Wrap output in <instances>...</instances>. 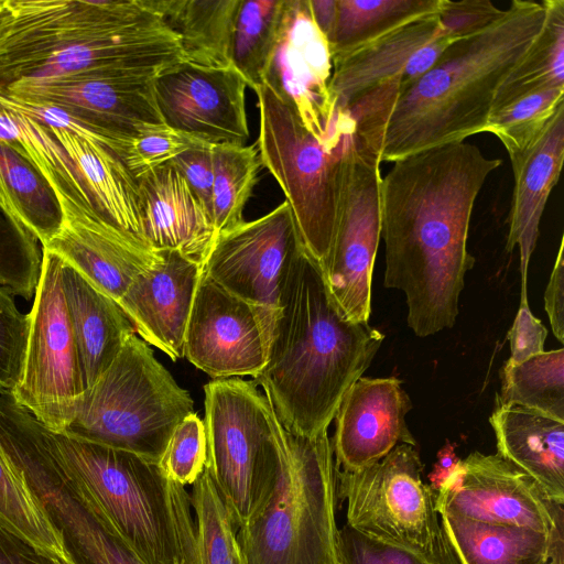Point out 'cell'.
Returning a JSON list of instances; mask_svg holds the SVG:
<instances>
[{
  "mask_svg": "<svg viewBox=\"0 0 564 564\" xmlns=\"http://www.w3.org/2000/svg\"><path fill=\"white\" fill-rule=\"evenodd\" d=\"M189 496L200 564H235L236 529L206 467L192 485Z\"/></svg>",
  "mask_w": 564,
  "mask_h": 564,
  "instance_id": "f35d334b",
  "label": "cell"
},
{
  "mask_svg": "<svg viewBox=\"0 0 564 564\" xmlns=\"http://www.w3.org/2000/svg\"><path fill=\"white\" fill-rule=\"evenodd\" d=\"M0 564H68L28 540L0 528Z\"/></svg>",
  "mask_w": 564,
  "mask_h": 564,
  "instance_id": "681fc988",
  "label": "cell"
},
{
  "mask_svg": "<svg viewBox=\"0 0 564 564\" xmlns=\"http://www.w3.org/2000/svg\"><path fill=\"white\" fill-rule=\"evenodd\" d=\"M545 15L544 0H513L489 28L448 46L397 99L380 161L393 163L484 132L499 87L530 50Z\"/></svg>",
  "mask_w": 564,
  "mask_h": 564,
  "instance_id": "277c9868",
  "label": "cell"
},
{
  "mask_svg": "<svg viewBox=\"0 0 564 564\" xmlns=\"http://www.w3.org/2000/svg\"><path fill=\"white\" fill-rule=\"evenodd\" d=\"M562 105L564 87L528 94L492 112L484 132L496 135L508 155H513L523 151L538 138Z\"/></svg>",
  "mask_w": 564,
  "mask_h": 564,
  "instance_id": "ab89813d",
  "label": "cell"
},
{
  "mask_svg": "<svg viewBox=\"0 0 564 564\" xmlns=\"http://www.w3.org/2000/svg\"><path fill=\"white\" fill-rule=\"evenodd\" d=\"M183 62L145 0L0 1V87L80 73L155 78Z\"/></svg>",
  "mask_w": 564,
  "mask_h": 564,
  "instance_id": "3957f363",
  "label": "cell"
},
{
  "mask_svg": "<svg viewBox=\"0 0 564 564\" xmlns=\"http://www.w3.org/2000/svg\"><path fill=\"white\" fill-rule=\"evenodd\" d=\"M489 422L497 453L530 475L549 495L564 505V423L516 405H497Z\"/></svg>",
  "mask_w": 564,
  "mask_h": 564,
  "instance_id": "d4e9b609",
  "label": "cell"
},
{
  "mask_svg": "<svg viewBox=\"0 0 564 564\" xmlns=\"http://www.w3.org/2000/svg\"><path fill=\"white\" fill-rule=\"evenodd\" d=\"M337 478L328 432L289 433L236 541L245 564H344Z\"/></svg>",
  "mask_w": 564,
  "mask_h": 564,
  "instance_id": "8992f818",
  "label": "cell"
},
{
  "mask_svg": "<svg viewBox=\"0 0 564 564\" xmlns=\"http://www.w3.org/2000/svg\"><path fill=\"white\" fill-rule=\"evenodd\" d=\"M204 392L205 467L238 529L276 466L285 429L254 382L213 379Z\"/></svg>",
  "mask_w": 564,
  "mask_h": 564,
  "instance_id": "9c48e42d",
  "label": "cell"
},
{
  "mask_svg": "<svg viewBox=\"0 0 564 564\" xmlns=\"http://www.w3.org/2000/svg\"><path fill=\"white\" fill-rule=\"evenodd\" d=\"M460 459L456 456L452 444L447 443L437 454L433 470L429 474L431 488L437 492L456 469Z\"/></svg>",
  "mask_w": 564,
  "mask_h": 564,
  "instance_id": "816d5d0a",
  "label": "cell"
},
{
  "mask_svg": "<svg viewBox=\"0 0 564 564\" xmlns=\"http://www.w3.org/2000/svg\"><path fill=\"white\" fill-rule=\"evenodd\" d=\"M137 181L149 246L156 252L177 251L204 267L216 229L180 171L169 162L141 174Z\"/></svg>",
  "mask_w": 564,
  "mask_h": 564,
  "instance_id": "603a6c76",
  "label": "cell"
},
{
  "mask_svg": "<svg viewBox=\"0 0 564 564\" xmlns=\"http://www.w3.org/2000/svg\"><path fill=\"white\" fill-rule=\"evenodd\" d=\"M543 564H564V544L556 547Z\"/></svg>",
  "mask_w": 564,
  "mask_h": 564,
  "instance_id": "db71d44e",
  "label": "cell"
},
{
  "mask_svg": "<svg viewBox=\"0 0 564 564\" xmlns=\"http://www.w3.org/2000/svg\"><path fill=\"white\" fill-rule=\"evenodd\" d=\"M440 514L564 535V508L497 454L470 453L436 492Z\"/></svg>",
  "mask_w": 564,
  "mask_h": 564,
  "instance_id": "4fadbf2b",
  "label": "cell"
},
{
  "mask_svg": "<svg viewBox=\"0 0 564 564\" xmlns=\"http://www.w3.org/2000/svg\"><path fill=\"white\" fill-rule=\"evenodd\" d=\"M544 307L553 334L564 343V238L562 237L557 257L544 294Z\"/></svg>",
  "mask_w": 564,
  "mask_h": 564,
  "instance_id": "f907efd6",
  "label": "cell"
},
{
  "mask_svg": "<svg viewBox=\"0 0 564 564\" xmlns=\"http://www.w3.org/2000/svg\"><path fill=\"white\" fill-rule=\"evenodd\" d=\"M514 186L508 216L506 250L520 251L521 289L539 237L540 221L564 160V105L560 106L538 138L510 155Z\"/></svg>",
  "mask_w": 564,
  "mask_h": 564,
  "instance_id": "cb8c5ba5",
  "label": "cell"
},
{
  "mask_svg": "<svg viewBox=\"0 0 564 564\" xmlns=\"http://www.w3.org/2000/svg\"><path fill=\"white\" fill-rule=\"evenodd\" d=\"M61 539L72 564H145L97 505L75 511Z\"/></svg>",
  "mask_w": 564,
  "mask_h": 564,
  "instance_id": "8d00e7d4",
  "label": "cell"
},
{
  "mask_svg": "<svg viewBox=\"0 0 564 564\" xmlns=\"http://www.w3.org/2000/svg\"><path fill=\"white\" fill-rule=\"evenodd\" d=\"M62 282L87 390L135 332L115 300L65 263Z\"/></svg>",
  "mask_w": 564,
  "mask_h": 564,
  "instance_id": "484cf974",
  "label": "cell"
},
{
  "mask_svg": "<svg viewBox=\"0 0 564 564\" xmlns=\"http://www.w3.org/2000/svg\"><path fill=\"white\" fill-rule=\"evenodd\" d=\"M412 403L401 380L359 378L344 395L332 441L335 466L354 471L371 465L397 445L416 446L405 422Z\"/></svg>",
  "mask_w": 564,
  "mask_h": 564,
  "instance_id": "ffe728a7",
  "label": "cell"
},
{
  "mask_svg": "<svg viewBox=\"0 0 564 564\" xmlns=\"http://www.w3.org/2000/svg\"><path fill=\"white\" fill-rule=\"evenodd\" d=\"M0 88L19 98L53 104L85 119L118 144L121 158L134 139L166 127L150 78L80 73L20 78Z\"/></svg>",
  "mask_w": 564,
  "mask_h": 564,
  "instance_id": "2e32d148",
  "label": "cell"
},
{
  "mask_svg": "<svg viewBox=\"0 0 564 564\" xmlns=\"http://www.w3.org/2000/svg\"><path fill=\"white\" fill-rule=\"evenodd\" d=\"M213 159L212 214L218 235L243 221L245 207L263 165L256 143L214 145Z\"/></svg>",
  "mask_w": 564,
  "mask_h": 564,
  "instance_id": "e575fe53",
  "label": "cell"
},
{
  "mask_svg": "<svg viewBox=\"0 0 564 564\" xmlns=\"http://www.w3.org/2000/svg\"><path fill=\"white\" fill-rule=\"evenodd\" d=\"M193 406L189 392L134 334L85 391L63 433L159 463L172 432Z\"/></svg>",
  "mask_w": 564,
  "mask_h": 564,
  "instance_id": "ba28073f",
  "label": "cell"
},
{
  "mask_svg": "<svg viewBox=\"0 0 564 564\" xmlns=\"http://www.w3.org/2000/svg\"><path fill=\"white\" fill-rule=\"evenodd\" d=\"M455 42L443 30L437 14L405 24L333 62L330 98L343 107L360 93L392 78H401L405 90Z\"/></svg>",
  "mask_w": 564,
  "mask_h": 564,
  "instance_id": "44dd1931",
  "label": "cell"
},
{
  "mask_svg": "<svg viewBox=\"0 0 564 564\" xmlns=\"http://www.w3.org/2000/svg\"><path fill=\"white\" fill-rule=\"evenodd\" d=\"M333 63L326 36L308 0H285L278 40L263 84L296 111L316 138H323L334 111L328 91Z\"/></svg>",
  "mask_w": 564,
  "mask_h": 564,
  "instance_id": "d6986e66",
  "label": "cell"
},
{
  "mask_svg": "<svg viewBox=\"0 0 564 564\" xmlns=\"http://www.w3.org/2000/svg\"><path fill=\"white\" fill-rule=\"evenodd\" d=\"M441 0H337L328 39L332 63L421 18L438 13Z\"/></svg>",
  "mask_w": 564,
  "mask_h": 564,
  "instance_id": "f546056e",
  "label": "cell"
},
{
  "mask_svg": "<svg viewBox=\"0 0 564 564\" xmlns=\"http://www.w3.org/2000/svg\"><path fill=\"white\" fill-rule=\"evenodd\" d=\"M247 87L232 65L210 68L180 62L153 79L164 123L210 145H246Z\"/></svg>",
  "mask_w": 564,
  "mask_h": 564,
  "instance_id": "e0dca14e",
  "label": "cell"
},
{
  "mask_svg": "<svg viewBox=\"0 0 564 564\" xmlns=\"http://www.w3.org/2000/svg\"><path fill=\"white\" fill-rule=\"evenodd\" d=\"M501 163L463 141L398 160L381 177L383 284L404 293L406 322L419 337L456 322L465 275L475 264L467 249L473 209Z\"/></svg>",
  "mask_w": 564,
  "mask_h": 564,
  "instance_id": "6da1fadb",
  "label": "cell"
},
{
  "mask_svg": "<svg viewBox=\"0 0 564 564\" xmlns=\"http://www.w3.org/2000/svg\"><path fill=\"white\" fill-rule=\"evenodd\" d=\"M206 460L204 421L193 411L172 432L159 465L170 479L185 487L200 476Z\"/></svg>",
  "mask_w": 564,
  "mask_h": 564,
  "instance_id": "7bdbcfd3",
  "label": "cell"
},
{
  "mask_svg": "<svg viewBox=\"0 0 564 564\" xmlns=\"http://www.w3.org/2000/svg\"><path fill=\"white\" fill-rule=\"evenodd\" d=\"M0 141L25 159L53 193L65 192L95 207L75 164L46 126L0 108Z\"/></svg>",
  "mask_w": 564,
  "mask_h": 564,
  "instance_id": "1f68e13d",
  "label": "cell"
},
{
  "mask_svg": "<svg viewBox=\"0 0 564 564\" xmlns=\"http://www.w3.org/2000/svg\"><path fill=\"white\" fill-rule=\"evenodd\" d=\"M213 147L192 149L176 156L171 163L180 171L207 212L212 214L214 183Z\"/></svg>",
  "mask_w": 564,
  "mask_h": 564,
  "instance_id": "c3c4849f",
  "label": "cell"
},
{
  "mask_svg": "<svg viewBox=\"0 0 564 564\" xmlns=\"http://www.w3.org/2000/svg\"><path fill=\"white\" fill-rule=\"evenodd\" d=\"M339 540L344 564H460L452 544L423 552L375 539L347 523L339 529Z\"/></svg>",
  "mask_w": 564,
  "mask_h": 564,
  "instance_id": "b9f144b4",
  "label": "cell"
},
{
  "mask_svg": "<svg viewBox=\"0 0 564 564\" xmlns=\"http://www.w3.org/2000/svg\"><path fill=\"white\" fill-rule=\"evenodd\" d=\"M141 272L118 304L148 345L172 360L184 357V338L204 267L177 251Z\"/></svg>",
  "mask_w": 564,
  "mask_h": 564,
  "instance_id": "7402d4cb",
  "label": "cell"
},
{
  "mask_svg": "<svg viewBox=\"0 0 564 564\" xmlns=\"http://www.w3.org/2000/svg\"><path fill=\"white\" fill-rule=\"evenodd\" d=\"M235 564H245V561L242 558V555H241V552L239 550V546L237 544V550H236V560H235Z\"/></svg>",
  "mask_w": 564,
  "mask_h": 564,
  "instance_id": "11a10c76",
  "label": "cell"
},
{
  "mask_svg": "<svg viewBox=\"0 0 564 564\" xmlns=\"http://www.w3.org/2000/svg\"><path fill=\"white\" fill-rule=\"evenodd\" d=\"M503 12L489 0H441L437 19L447 35L457 42L486 30Z\"/></svg>",
  "mask_w": 564,
  "mask_h": 564,
  "instance_id": "bcb514c9",
  "label": "cell"
},
{
  "mask_svg": "<svg viewBox=\"0 0 564 564\" xmlns=\"http://www.w3.org/2000/svg\"><path fill=\"white\" fill-rule=\"evenodd\" d=\"M308 2L317 28L328 41L336 22L337 0H308Z\"/></svg>",
  "mask_w": 564,
  "mask_h": 564,
  "instance_id": "f5cc1de1",
  "label": "cell"
},
{
  "mask_svg": "<svg viewBox=\"0 0 564 564\" xmlns=\"http://www.w3.org/2000/svg\"><path fill=\"white\" fill-rule=\"evenodd\" d=\"M544 25L499 87L491 113L528 94L564 87V1L544 0Z\"/></svg>",
  "mask_w": 564,
  "mask_h": 564,
  "instance_id": "d6a6232c",
  "label": "cell"
},
{
  "mask_svg": "<svg viewBox=\"0 0 564 564\" xmlns=\"http://www.w3.org/2000/svg\"><path fill=\"white\" fill-rule=\"evenodd\" d=\"M205 145L210 144L166 126L134 139L122 160L137 178L185 151Z\"/></svg>",
  "mask_w": 564,
  "mask_h": 564,
  "instance_id": "f6af8a7d",
  "label": "cell"
},
{
  "mask_svg": "<svg viewBox=\"0 0 564 564\" xmlns=\"http://www.w3.org/2000/svg\"><path fill=\"white\" fill-rule=\"evenodd\" d=\"M54 196L61 224L42 249L118 303L133 280L161 260L160 252L111 224L94 206L63 192Z\"/></svg>",
  "mask_w": 564,
  "mask_h": 564,
  "instance_id": "ac0fdd59",
  "label": "cell"
},
{
  "mask_svg": "<svg viewBox=\"0 0 564 564\" xmlns=\"http://www.w3.org/2000/svg\"><path fill=\"white\" fill-rule=\"evenodd\" d=\"M460 564H543L564 535L440 514Z\"/></svg>",
  "mask_w": 564,
  "mask_h": 564,
  "instance_id": "f1b7e54d",
  "label": "cell"
},
{
  "mask_svg": "<svg viewBox=\"0 0 564 564\" xmlns=\"http://www.w3.org/2000/svg\"><path fill=\"white\" fill-rule=\"evenodd\" d=\"M275 315L228 292L203 271L184 357L213 379L254 378L267 362Z\"/></svg>",
  "mask_w": 564,
  "mask_h": 564,
  "instance_id": "5bb4252c",
  "label": "cell"
},
{
  "mask_svg": "<svg viewBox=\"0 0 564 564\" xmlns=\"http://www.w3.org/2000/svg\"><path fill=\"white\" fill-rule=\"evenodd\" d=\"M62 265L56 256L42 249L22 371L11 394L54 433L68 429L86 391L63 290Z\"/></svg>",
  "mask_w": 564,
  "mask_h": 564,
  "instance_id": "8fae6325",
  "label": "cell"
},
{
  "mask_svg": "<svg viewBox=\"0 0 564 564\" xmlns=\"http://www.w3.org/2000/svg\"><path fill=\"white\" fill-rule=\"evenodd\" d=\"M520 405L564 423V349L506 364L497 405Z\"/></svg>",
  "mask_w": 564,
  "mask_h": 564,
  "instance_id": "836d02e7",
  "label": "cell"
},
{
  "mask_svg": "<svg viewBox=\"0 0 564 564\" xmlns=\"http://www.w3.org/2000/svg\"><path fill=\"white\" fill-rule=\"evenodd\" d=\"M284 1L240 0L231 63L252 90L263 83L278 40Z\"/></svg>",
  "mask_w": 564,
  "mask_h": 564,
  "instance_id": "d590c367",
  "label": "cell"
},
{
  "mask_svg": "<svg viewBox=\"0 0 564 564\" xmlns=\"http://www.w3.org/2000/svg\"><path fill=\"white\" fill-rule=\"evenodd\" d=\"M47 128L75 164L96 209L153 250L143 230L138 181L124 161L98 142L86 141L64 129Z\"/></svg>",
  "mask_w": 564,
  "mask_h": 564,
  "instance_id": "4316f807",
  "label": "cell"
},
{
  "mask_svg": "<svg viewBox=\"0 0 564 564\" xmlns=\"http://www.w3.org/2000/svg\"><path fill=\"white\" fill-rule=\"evenodd\" d=\"M547 330L528 304L527 290H521L520 306L508 333L510 358L506 364L519 365L544 351Z\"/></svg>",
  "mask_w": 564,
  "mask_h": 564,
  "instance_id": "7dc6e473",
  "label": "cell"
},
{
  "mask_svg": "<svg viewBox=\"0 0 564 564\" xmlns=\"http://www.w3.org/2000/svg\"><path fill=\"white\" fill-rule=\"evenodd\" d=\"M0 528L72 564L30 490L0 452Z\"/></svg>",
  "mask_w": 564,
  "mask_h": 564,
  "instance_id": "74e56055",
  "label": "cell"
},
{
  "mask_svg": "<svg viewBox=\"0 0 564 564\" xmlns=\"http://www.w3.org/2000/svg\"><path fill=\"white\" fill-rule=\"evenodd\" d=\"M30 317L0 285V394H12L21 376Z\"/></svg>",
  "mask_w": 564,
  "mask_h": 564,
  "instance_id": "ee69618b",
  "label": "cell"
},
{
  "mask_svg": "<svg viewBox=\"0 0 564 564\" xmlns=\"http://www.w3.org/2000/svg\"><path fill=\"white\" fill-rule=\"evenodd\" d=\"M42 265V248L0 208V285L24 300L34 296Z\"/></svg>",
  "mask_w": 564,
  "mask_h": 564,
  "instance_id": "60d3db41",
  "label": "cell"
},
{
  "mask_svg": "<svg viewBox=\"0 0 564 564\" xmlns=\"http://www.w3.org/2000/svg\"><path fill=\"white\" fill-rule=\"evenodd\" d=\"M253 91L259 109L256 144L262 165L281 187L304 248L322 269L333 243L347 163L356 147L355 122L334 104L325 135L316 138L268 85L262 83Z\"/></svg>",
  "mask_w": 564,
  "mask_h": 564,
  "instance_id": "52a82bcc",
  "label": "cell"
},
{
  "mask_svg": "<svg viewBox=\"0 0 564 564\" xmlns=\"http://www.w3.org/2000/svg\"><path fill=\"white\" fill-rule=\"evenodd\" d=\"M380 155L359 148L347 163L332 248L322 268L340 312L351 322L368 323L371 279L381 238Z\"/></svg>",
  "mask_w": 564,
  "mask_h": 564,
  "instance_id": "7c38bea8",
  "label": "cell"
},
{
  "mask_svg": "<svg viewBox=\"0 0 564 564\" xmlns=\"http://www.w3.org/2000/svg\"><path fill=\"white\" fill-rule=\"evenodd\" d=\"M150 11L178 37L183 62L225 68L240 0H145Z\"/></svg>",
  "mask_w": 564,
  "mask_h": 564,
  "instance_id": "83f0119b",
  "label": "cell"
},
{
  "mask_svg": "<svg viewBox=\"0 0 564 564\" xmlns=\"http://www.w3.org/2000/svg\"><path fill=\"white\" fill-rule=\"evenodd\" d=\"M304 248L290 205L219 232L204 272L236 296L276 312L283 283Z\"/></svg>",
  "mask_w": 564,
  "mask_h": 564,
  "instance_id": "9a60e30c",
  "label": "cell"
},
{
  "mask_svg": "<svg viewBox=\"0 0 564 564\" xmlns=\"http://www.w3.org/2000/svg\"><path fill=\"white\" fill-rule=\"evenodd\" d=\"M383 339L369 323L340 312L319 264L302 248L283 283L267 362L254 381L289 433L315 437L327 432Z\"/></svg>",
  "mask_w": 564,
  "mask_h": 564,
  "instance_id": "7a4b0ae2",
  "label": "cell"
},
{
  "mask_svg": "<svg viewBox=\"0 0 564 564\" xmlns=\"http://www.w3.org/2000/svg\"><path fill=\"white\" fill-rule=\"evenodd\" d=\"M0 208L20 228L44 247L57 231V200L35 169L7 143L0 141Z\"/></svg>",
  "mask_w": 564,
  "mask_h": 564,
  "instance_id": "4dcf8cb0",
  "label": "cell"
},
{
  "mask_svg": "<svg viewBox=\"0 0 564 564\" xmlns=\"http://www.w3.org/2000/svg\"><path fill=\"white\" fill-rule=\"evenodd\" d=\"M50 440L145 564H200L191 496L158 462L66 433Z\"/></svg>",
  "mask_w": 564,
  "mask_h": 564,
  "instance_id": "5b68a950",
  "label": "cell"
},
{
  "mask_svg": "<svg viewBox=\"0 0 564 564\" xmlns=\"http://www.w3.org/2000/svg\"><path fill=\"white\" fill-rule=\"evenodd\" d=\"M416 446L400 444L380 460L354 471L336 468L337 498L347 502V524L375 539L431 552L451 542L436 509V492L422 479Z\"/></svg>",
  "mask_w": 564,
  "mask_h": 564,
  "instance_id": "30bf717a",
  "label": "cell"
}]
</instances>
